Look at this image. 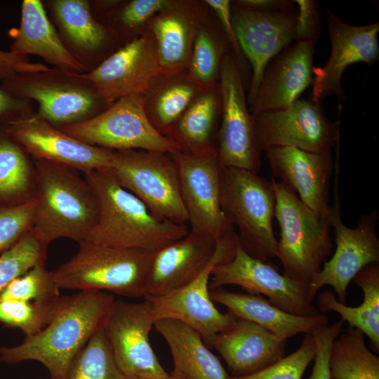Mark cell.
I'll return each mask as SVG.
<instances>
[{
    "mask_svg": "<svg viewBox=\"0 0 379 379\" xmlns=\"http://www.w3.org/2000/svg\"><path fill=\"white\" fill-rule=\"evenodd\" d=\"M4 131L34 160L84 173L111 167L113 150L87 145L52 126L34 111L11 121Z\"/></svg>",
    "mask_w": 379,
    "mask_h": 379,
    "instance_id": "obj_18",
    "label": "cell"
},
{
    "mask_svg": "<svg viewBox=\"0 0 379 379\" xmlns=\"http://www.w3.org/2000/svg\"><path fill=\"white\" fill-rule=\"evenodd\" d=\"M36 204L0 206V255L32 231Z\"/></svg>",
    "mask_w": 379,
    "mask_h": 379,
    "instance_id": "obj_42",
    "label": "cell"
},
{
    "mask_svg": "<svg viewBox=\"0 0 379 379\" xmlns=\"http://www.w3.org/2000/svg\"><path fill=\"white\" fill-rule=\"evenodd\" d=\"M61 130L87 145L113 151L142 149L171 154L179 151L150 123L142 94L121 98L95 117Z\"/></svg>",
    "mask_w": 379,
    "mask_h": 379,
    "instance_id": "obj_9",
    "label": "cell"
},
{
    "mask_svg": "<svg viewBox=\"0 0 379 379\" xmlns=\"http://www.w3.org/2000/svg\"><path fill=\"white\" fill-rule=\"evenodd\" d=\"M13 41L10 51L41 57L51 65L67 72L83 74L84 67L62 44L40 0H23L19 28L10 32Z\"/></svg>",
    "mask_w": 379,
    "mask_h": 379,
    "instance_id": "obj_27",
    "label": "cell"
},
{
    "mask_svg": "<svg viewBox=\"0 0 379 379\" xmlns=\"http://www.w3.org/2000/svg\"><path fill=\"white\" fill-rule=\"evenodd\" d=\"M36 171L28 153L5 131L0 132V206L36 199Z\"/></svg>",
    "mask_w": 379,
    "mask_h": 379,
    "instance_id": "obj_33",
    "label": "cell"
},
{
    "mask_svg": "<svg viewBox=\"0 0 379 379\" xmlns=\"http://www.w3.org/2000/svg\"><path fill=\"white\" fill-rule=\"evenodd\" d=\"M237 285L250 294L264 295L269 302L290 314L313 317L319 314L312 303L310 286L281 274L277 268L251 256L236 238L235 252L229 261L212 270L209 288Z\"/></svg>",
    "mask_w": 379,
    "mask_h": 379,
    "instance_id": "obj_13",
    "label": "cell"
},
{
    "mask_svg": "<svg viewBox=\"0 0 379 379\" xmlns=\"http://www.w3.org/2000/svg\"><path fill=\"white\" fill-rule=\"evenodd\" d=\"M34 111L32 101L19 98L0 88V132L8 124Z\"/></svg>",
    "mask_w": 379,
    "mask_h": 379,
    "instance_id": "obj_46",
    "label": "cell"
},
{
    "mask_svg": "<svg viewBox=\"0 0 379 379\" xmlns=\"http://www.w3.org/2000/svg\"><path fill=\"white\" fill-rule=\"evenodd\" d=\"M331 379H379V357L366 347L364 334L349 327L332 344Z\"/></svg>",
    "mask_w": 379,
    "mask_h": 379,
    "instance_id": "obj_34",
    "label": "cell"
},
{
    "mask_svg": "<svg viewBox=\"0 0 379 379\" xmlns=\"http://www.w3.org/2000/svg\"><path fill=\"white\" fill-rule=\"evenodd\" d=\"M60 300L51 304L0 300V322L19 328L25 338L32 337L50 323L56 314Z\"/></svg>",
    "mask_w": 379,
    "mask_h": 379,
    "instance_id": "obj_39",
    "label": "cell"
},
{
    "mask_svg": "<svg viewBox=\"0 0 379 379\" xmlns=\"http://www.w3.org/2000/svg\"><path fill=\"white\" fill-rule=\"evenodd\" d=\"M217 241L190 228L189 232L154 253L144 298L162 295L195 279L211 260Z\"/></svg>",
    "mask_w": 379,
    "mask_h": 379,
    "instance_id": "obj_24",
    "label": "cell"
},
{
    "mask_svg": "<svg viewBox=\"0 0 379 379\" xmlns=\"http://www.w3.org/2000/svg\"><path fill=\"white\" fill-rule=\"evenodd\" d=\"M98 205L97 222L85 241L156 252L185 237L187 225L156 218L137 197L121 186L110 168L84 173Z\"/></svg>",
    "mask_w": 379,
    "mask_h": 379,
    "instance_id": "obj_2",
    "label": "cell"
},
{
    "mask_svg": "<svg viewBox=\"0 0 379 379\" xmlns=\"http://www.w3.org/2000/svg\"><path fill=\"white\" fill-rule=\"evenodd\" d=\"M154 319L152 303L114 301L104 328L115 361L126 378L166 379L150 342Z\"/></svg>",
    "mask_w": 379,
    "mask_h": 379,
    "instance_id": "obj_15",
    "label": "cell"
},
{
    "mask_svg": "<svg viewBox=\"0 0 379 379\" xmlns=\"http://www.w3.org/2000/svg\"><path fill=\"white\" fill-rule=\"evenodd\" d=\"M275 194L274 215L280 227L277 258L288 277L310 286L333 249L328 219L307 207L281 181L271 180Z\"/></svg>",
    "mask_w": 379,
    "mask_h": 379,
    "instance_id": "obj_5",
    "label": "cell"
},
{
    "mask_svg": "<svg viewBox=\"0 0 379 379\" xmlns=\"http://www.w3.org/2000/svg\"><path fill=\"white\" fill-rule=\"evenodd\" d=\"M344 321L340 319L331 326L314 331L312 335L315 342L314 364L312 373L307 379H331L329 358L332 344L340 335Z\"/></svg>",
    "mask_w": 379,
    "mask_h": 379,
    "instance_id": "obj_43",
    "label": "cell"
},
{
    "mask_svg": "<svg viewBox=\"0 0 379 379\" xmlns=\"http://www.w3.org/2000/svg\"><path fill=\"white\" fill-rule=\"evenodd\" d=\"M33 160L37 183L33 232L47 245L62 238L84 241L98 218L92 188L73 169Z\"/></svg>",
    "mask_w": 379,
    "mask_h": 379,
    "instance_id": "obj_3",
    "label": "cell"
},
{
    "mask_svg": "<svg viewBox=\"0 0 379 379\" xmlns=\"http://www.w3.org/2000/svg\"><path fill=\"white\" fill-rule=\"evenodd\" d=\"M331 53L323 67L313 68L311 98L321 102L334 95L340 103L346 100L342 86L345 69L357 62L372 65L379 58L378 34L379 22L366 25H352L343 21L330 10L326 14Z\"/></svg>",
    "mask_w": 379,
    "mask_h": 379,
    "instance_id": "obj_19",
    "label": "cell"
},
{
    "mask_svg": "<svg viewBox=\"0 0 379 379\" xmlns=\"http://www.w3.org/2000/svg\"><path fill=\"white\" fill-rule=\"evenodd\" d=\"M110 169L119 184L142 201L156 218L187 225L178 169L171 153L113 151Z\"/></svg>",
    "mask_w": 379,
    "mask_h": 379,
    "instance_id": "obj_8",
    "label": "cell"
},
{
    "mask_svg": "<svg viewBox=\"0 0 379 379\" xmlns=\"http://www.w3.org/2000/svg\"><path fill=\"white\" fill-rule=\"evenodd\" d=\"M361 288L364 300L357 307H350L338 300L333 291L326 290L319 295L318 311L325 314L338 313L350 328L363 332L371 341L373 350L379 352V266L373 263L361 270L352 279Z\"/></svg>",
    "mask_w": 379,
    "mask_h": 379,
    "instance_id": "obj_31",
    "label": "cell"
},
{
    "mask_svg": "<svg viewBox=\"0 0 379 379\" xmlns=\"http://www.w3.org/2000/svg\"><path fill=\"white\" fill-rule=\"evenodd\" d=\"M210 295L213 302L226 307L237 319L255 323L286 340L299 333L312 334L328 323L326 314L294 315L273 305L260 295L234 293L222 288L210 291Z\"/></svg>",
    "mask_w": 379,
    "mask_h": 379,
    "instance_id": "obj_28",
    "label": "cell"
},
{
    "mask_svg": "<svg viewBox=\"0 0 379 379\" xmlns=\"http://www.w3.org/2000/svg\"><path fill=\"white\" fill-rule=\"evenodd\" d=\"M267 157L274 178L292 188L300 199L321 218L328 219L330 179L334 168L331 151L307 152L291 147L268 149Z\"/></svg>",
    "mask_w": 379,
    "mask_h": 379,
    "instance_id": "obj_22",
    "label": "cell"
},
{
    "mask_svg": "<svg viewBox=\"0 0 379 379\" xmlns=\"http://www.w3.org/2000/svg\"><path fill=\"white\" fill-rule=\"evenodd\" d=\"M204 14L200 4L174 1L169 8L149 21L146 28L155 40L162 76L187 70L196 34L203 25Z\"/></svg>",
    "mask_w": 379,
    "mask_h": 379,
    "instance_id": "obj_25",
    "label": "cell"
},
{
    "mask_svg": "<svg viewBox=\"0 0 379 379\" xmlns=\"http://www.w3.org/2000/svg\"><path fill=\"white\" fill-rule=\"evenodd\" d=\"M334 201L328 218L334 229L335 251L332 258L314 276L309 294L314 300L318 290L326 285L333 287L338 300L345 303L350 282L367 265L379 262V238L376 225L377 209L361 216L357 227L350 228L343 222L338 194V174L335 177Z\"/></svg>",
    "mask_w": 379,
    "mask_h": 379,
    "instance_id": "obj_11",
    "label": "cell"
},
{
    "mask_svg": "<svg viewBox=\"0 0 379 379\" xmlns=\"http://www.w3.org/2000/svg\"><path fill=\"white\" fill-rule=\"evenodd\" d=\"M166 379H187V378L184 377L182 374L173 370L171 373L168 374V376Z\"/></svg>",
    "mask_w": 379,
    "mask_h": 379,
    "instance_id": "obj_49",
    "label": "cell"
},
{
    "mask_svg": "<svg viewBox=\"0 0 379 379\" xmlns=\"http://www.w3.org/2000/svg\"><path fill=\"white\" fill-rule=\"evenodd\" d=\"M67 379H125L104 328L97 332L74 358Z\"/></svg>",
    "mask_w": 379,
    "mask_h": 379,
    "instance_id": "obj_36",
    "label": "cell"
},
{
    "mask_svg": "<svg viewBox=\"0 0 379 379\" xmlns=\"http://www.w3.org/2000/svg\"><path fill=\"white\" fill-rule=\"evenodd\" d=\"M231 17L244 55L251 67L246 97L251 105L269 62L295 40L297 8L260 12L231 4Z\"/></svg>",
    "mask_w": 379,
    "mask_h": 379,
    "instance_id": "obj_20",
    "label": "cell"
},
{
    "mask_svg": "<svg viewBox=\"0 0 379 379\" xmlns=\"http://www.w3.org/2000/svg\"><path fill=\"white\" fill-rule=\"evenodd\" d=\"M82 76L109 105L126 96L144 94L162 77L152 32L145 28Z\"/></svg>",
    "mask_w": 379,
    "mask_h": 379,
    "instance_id": "obj_16",
    "label": "cell"
},
{
    "mask_svg": "<svg viewBox=\"0 0 379 379\" xmlns=\"http://www.w3.org/2000/svg\"><path fill=\"white\" fill-rule=\"evenodd\" d=\"M60 290L53 272L47 270L45 263H41L12 281L1 293L0 300L51 304L61 298Z\"/></svg>",
    "mask_w": 379,
    "mask_h": 379,
    "instance_id": "obj_38",
    "label": "cell"
},
{
    "mask_svg": "<svg viewBox=\"0 0 379 379\" xmlns=\"http://www.w3.org/2000/svg\"><path fill=\"white\" fill-rule=\"evenodd\" d=\"M47 66L31 62L28 56L0 50V79L4 81L17 74L41 70Z\"/></svg>",
    "mask_w": 379,
    "mask_h": 379,
    "instance_id": "obj_47",
    "label": "cell"
},
{
    "mask_svg": "<svg viewBox=\"0 0 379 379\" xmlns=\"http://www.w3.org/2000/svg\"><path fill=\"white\" fill-rule=\"evenodd\" d=\"M202 25L196 34L187 72L202 87L219 81L224 58L228 53L226 36Z\"/></svg>",
    "mask_w": 379,
    "mask_h": 379,
    "instance_id": "obj_35",
    "label": "cell"
},
{
    "mask_svg": "<svg viewBox=\"0 0 379 379\" xmlns=\"http://www.w3.org/2000/svg\"><path fill=\"white\" fill-rule=\"evenodd\" d=\"M49 379H51V378H49Z\"/></svg>",
    "mask_w": 379,
    "mask_h": 379,
    "instance_id": "obj_51",
    "label": "cell"
},
{
    "mask_svg": "<svg viewBox=\"0 0 379 379\" xmlns=\"http://www.w3.org/2000/svg\"><path fill=\"white\" fill-rule=\"evenodd\" d=\"M315 342L312 334H305L300 347L273 364L256 373L228 379H302L307 366L315 356Z\"/></svg>",
    "mask_w": 379,
    "mask_h": 379,
    "instance_id": "obj_41",
    "label": "cell"
},
{
    "mask_svg": "<svg viewBox=\"0 0 379 379\" xmlns=\"http://www.w3.org/2000/svg\"><path fill=\"white\" fill-rule=\"evenodd\" d=\"M236 238L237 233L232 230L217 241L210 262L186 286L162 295L144 298L152 303L154 322L164 319L181 321L195 329L210 345L218 333L234 324L237 318L233 314L229 312L223 314L214 305L209 282L214 267L233 258Z\"/></svg>",
    "mask_w": 379,
    "mask_h": 379,
    "instance_id": "obj_10",
    "label": "cell"
},
{
    "mask_svg": "<svg viewBox=\"0 0 379 379\" xmlns=\"http://www.w3.org/2000/svg\"><path fill=\"white\" fill-rule=\"evenodd\" d=\"M202 88L190 77L187 70L161 77L142 94L145 110L150 123L158 132L166 136Z\"/></svg>",
    "mask_w": 379,
    "mask_h": 379,
    "instance_id": "obj_32",
    "label": "cell"
},
{
    "mask_svg": "<svg viewBox=\"0 0 379 379\" xmlns=\"http://www.w3.org/2000/svg\"><path fill=\"white\" fill-rule=\"evenodd\" d=\"M115 299L108 292L82 291L61 298L50 323L20 345L0 347V361H36L51 379H67L71 364L91 338L103 329Z\"/></svg>",
    "mask_w": 379,
    "mask_h": 379,
    "instance_id": "obj_1",
    "label": "cell"
},
{
    "mask_svg": "<svg viewBox=\"0 0 379 379\" xmlns=\"http://www.w3.org/2000/svg\"><path fill=\"white\" fill-rule=\"evenodd\" d=\"M254 135L260 152L291 147L323 153L340 142V121L325 114L321 102L298 99L286 108L253 116Z\"/></svg>",
    "mask_w": 379,
    "mask_h": 379,
    "instance_id": "obj_12",
    "label": "cell"
},
{
    "mask_svg": "<svg viewBox=\"0 0 379 379\" xmlns=\"http://www.w3.org/2000/svg\"><path fill=\"white\" fill-rule=\"evenodd\" d=\"M204 3L215 13L225 35L232 48L233 54L241 69L244 55L239 45L231 17V1L229 0H206Z\"/></svg>",
    "mask_w": 379,
    "mask_h": 379,
    "instance_id": "obj_45",
    "label": "cell"
},
{
    "mask_svg": "<svg viewBox=\"0 0 379 379\" xmlns=\"http://www.w3.org/2000/svg\"><path fill=\"white\" fill-rule=\"evenodd\" d=\"M154 252L79 244L77 252L53 271L60 289L101 291L144 298Z\"/></svg>",
    "mask_w": 379,
    "mask_h": 379,
    "instance_id": "obj_4",
    "label": "cell"
},
{
    "mask_svg": "<svg viewBox=\"0 0 379 379\" xmlns=\"http://www.w3.org/2000/svg\"><path fill=\"white\" fill-rule=\"evenodd\" d=\"M48 245L32 230L0 255V294L15 279L36 265L45 263Z\"/></svg>",
    "mask_w": 379,
    "mask_h": 379,
    "instance_id": "obj_40",
    "label": "cell"
},
{
    "mask_svg": "<svg viewBox=\"0 0 379 379\" xmlns=\"http://www.w3.org/2000/svg\"><path fill=\"white\" fill-rule=\"evenodd\" d=\"M125 379H145V378H126Z\"/></svg>",
    "mask_w": 379,
    "mask_h": 379,
    "instance_id": "obj_50",
    "label": "cell"
},
{
    "mask_svg": "<svg viewBox=\"0 0 379 379\" xmlns=\"http://www.w3.org/2000/svg\"><path fill=\"white\" fill-rule=\"evenodd\" d=\"M219 85L222 113L218 133V157L222 167H234L258 173L261 152L254 135V121L247 107L241 68L233 53L223 59Z\"/></svg>",
    "mask_w": 379,
    "mask_h": 379,
    "instance_id": "obj_14",
    "label": "cell"
},
{
    "mask_svg": "<svg viewBox=\"0 0 379 379\" xmlns=\"http://www.w3.org/2000/svg\"><path fill=\"white\" fill-rule=\"evenodd\" d=\"M154 326L168 344L173 371L187 379H228L221 362L205 345L201 335L177 320L164 319Z\"/></svg>",
    "mask_w": 379,
    "mask_h": 379,
    "instance_id": "obj_30",
    "label": "cell"
},
{
    "mask_svg": "<svg viewBox=\"0 0 379 379\" xmlns=\"http://www.w3.org/2000/svg\"><path fill=\"white\" fill-rule=\"evenodd\" d=\"M235 6L260 12H272L295 8L293 1L289 0H237L231 1Z\"/></svg>",
    "mask_w": 379,
    "mask_h": 379,
    "instance_id": "obj_48",
    "label": "cell"
},
{
    "mask_svg": "<svg viewBox=\"0 0 379 379\" xmlns=\"http://www.w3.org/2000/svg\"><path fill=\"white\" fill-rule=\"evenodd\" d=\"M220 204L229 222L237 228L239 242L246 252L262 261L277 257L271 180L246 169L221 166Z\"/></svg>",
    "mask_w": 379,
    "mask_h": 379,
    "instance_id": "obj_6",
    "label": "cell"
},
{
    "mask_svg": "<svg viewBox=\"0 0 379 379\" xmlns=\"http://www.w3.org/2000/svg\"><path fill=\"white\" fill-rule=\"evenodd\" d=\"M41 1L62 44L86 72L95 69L123 45L111 27L94 18L90 1Z\"/></svg>",
    "mask_w": 379,
    "mask_h": 379,
    "instance_id": "obj_21",
    "label": "cell"
},
{
    "mask_svg": "<svg viewBox=\"0 0 379 379\" xmlns=\"http://www.w3.org/2000/svg\"><path fill=\"white\" fill-rule=\"evenodd\" d=\"M177 166L182 199L190 229L216 241L234 227L220 204V169L218 154H171Z\"/></svg>",
    "mask_w": 379,
    "mask_h": 379,
    "instance_id": "obj_17",
    "label": "cell"
},
{
    "mask_svg": "<svg viewBox=\"0 0 379 379\" xmlns=\"http://www.w3.org/2000/svg\"><path fill=\"white\" fill-rule=\"evenodd\" d=\"M297 18L295 32V41L315 44L321 31L320 8L314 0H295Z\"/></svg>",
    "mask_w": 379,
    "mask_h": 379,
    "instance_id": "obj_44",
    "label": "cell"
},
{
    "mask_svg": "<svg viewBox=\"0 0 379 379\" xmlns=\"http://www.w3.org/2000/svg\"><path fill=\"white\" fill-rule=\"evenodd\" d=\"M222 113L218 83L204 87L166 135L179 151L195 155L218 154Z\"/></svg>",
    "mask_w": 379,
    "mask_h": 379,
    "instance_id": "obj_29",
    "label": "cell"
},
{
    "mask_svg": "<svg viewBox=\"0 0 379 379\" xmlns=\"http://www.w3.org/2000/svg\"><path fill=\"white\" fill-rule=\"evenodd\" d=\"M173 3L172 0L119 1L105 25L115 32L124 45L138 36L152 18Z\"/></svg>",
    "mask_w": 379,
    "mask_h": 379,
    "instance_id": "obj_37",
    "label": "cell"
},
{
    "mask_svg": "<svg viewBox=\"0 0 379 379\" xmlns=\"http://www.w3.org/2000/svg\"><path fill=\"white\" fill-rule=\"evenodd\" d=\"M234 377L256 373L284 357L286 340L263 327L237 319L212 344Z\"/></svg>",
    "mask_w": 379,
    "mask_h": 379,
    "instance_id": "obj_26",
    "label": "cell"
},
{
    "mask_svg": "<svg viewBox=\"0 0 379 379\" xmlns=\"http://www.w3.org/2000/svg\"><path fill=\"white\" fill-rule=\"evenodd\" d=\"M2 88L19 98L36 101V113L60 130L84 122L110 105L82 74L55 67L17 74L4 81Z\"/></svg>",
    "mask_w": 379,
    "mask_h": 379,
    "instance_id": "obj_7",
    "label": "cell"
},
{
    "mask_svg": "<svg viewBox=\"0 0 379 379\" xmlns=\"http://www.w3.org/2000/svg\"><path fill=\"white\" fill-rule=\"evenodd\" d=\"M315 44L295 41L281 51L266 66L255 98L252 116L288 107L313 81Z\"/></svg>",
    "mask_w": 379,
    "mask_h": 379,
    "instance_id": "obj_23",
    "label": "cell"
}]
</instances>
